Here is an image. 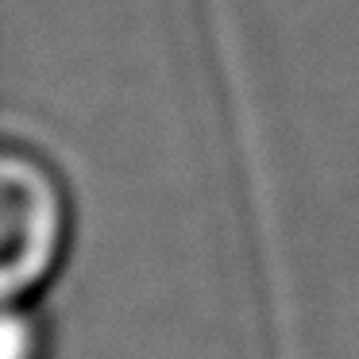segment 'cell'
Listing matches in <instances>:
<instances>
[{"label": "cell", "mask_w": 359, "mask_h": 359, "mask_svg": "<svg viewBox=\"0 0 359 359\" xmlns=\"http://www.w3.org/2000/svg\"><path fill=\"white\" fill-rule=\"evenodd\" d=\"M4 197V302H24L58 271V259L70 236V209L58 174L39 155L24 147L4 151L0 166Z\"/></svg>", "instance_id": "6da1fadb"}, {"label": "cell", "mask_w": 359, "mask_h": 359, "mask_svg": "<svg viewBox=\"0 0 359 359\" xmlns=\"http://www.w3.org/2000/svg\"><path fill=\"white\" fill-rule=\"evenodd\" d=\"M47 355V328L39 325L32 309L8 305L4 317V359H43Z\"/></svg>", "instance_id": "7a4b0ae2"}]
</instances>
